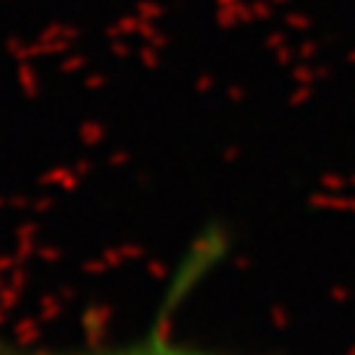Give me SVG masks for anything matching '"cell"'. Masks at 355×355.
<instances>
[{
    "instance_id": "1",
    "label": "cell",
    "mask_w": 355,
    "mask_h": 355,
    "mask_svg": "<svg viewBox=\"0 0 355 355\" xmlns=\"http://www.w3.org/2000/svg\"><path fill=\"white\" fill-rule=\"evenodd\" d=\"M0 355H221L208 347L182 343L166 334H142L121 343L103 345H29L0 334Z\"/></svg>"
}]
</instances>
